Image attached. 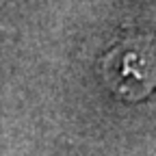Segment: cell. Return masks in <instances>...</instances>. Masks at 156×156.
<instances>
[{
  "label": "cell",
  "mask_w": 156,
  "mask_h": 156,
  "mask_svg": "<svg viewBox=\"0 0 156 156\" xmlns=\"http://www.w3.org/2000/svg\"><path fill=\"white\" fill-rule=\"evenodd\" d=\"M106 87L126 102H139L156 89V39L128 33L102 56Z\"/></svg>",
  "instance_id": "cell-1"
}]
</instances>
